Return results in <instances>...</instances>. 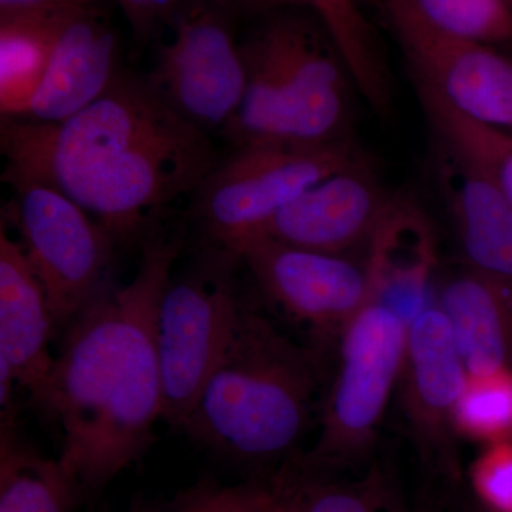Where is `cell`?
Returning <instances> with one entry per match:
<instances>
[{"instance_id":"cell-11","label":"cell","mask_w":512,"mask_h":512,"mask_svg":"<svg viewBox=\"0 0 512 512\" xmlns=\"http://www.w3.org/2000/svg\"><path fill=\"white\" fill-rule=\"evenodd\" d=\"M239 255L269 301L322 336L340 333L372 301L369 266L348 256L247 237L227 245Z\"/></svg>"},{"instance_id":"cell-8","label":"cell","mask_w":512,"mask_h":512,"mask_svg":"<svg viewBox=\"0 0 512 512\" xmlns=\"http://www.w3.org/2000/svg\"><path fill=\"white\" fill-rule=\"evenodd\" d=\"M15 191L20 244L45 289L57 329H66L106 288L114 239L66 194L3 174Z\"/></svg>"},{"instance_id":"cell-1","label":"cell","mask_w":512,"mask_h":512,"mask_svg":"<svg viewBox=\"0 0 512 512\" xmlns=\"http://www.w3.org/2000/svg\"><path fill=\"white\" fill-rule=\"evenodd\" d=\"M5 174L56 188L116 239H131L220 163L211 137L175 114L147 79L120 72L60 123L2 119Z\"/></svg>"},{"instance_id":"cell-12","label":"cell","mask_w":512,"mask_h":512,"mask_svg":"<svg viewBox=\"0 0 512 512\" xmlns=\"http://www.w3.org/2000/svg\"><path fill=\"white\" fill-rule=\"evenodd\" d=\"M392 204L369 161H363L313 185L248 237L345 255L362 242H372Z\"/></svg>"},{"instance_id":"cell-22","label":"cell","mask_w":512,"mask_h":512,"mask_svg":"<svg viewBox=\"0 0 512 512\" xmlns=\"http://www.w3.org/2000/svg\"><path fill=\"white\" fill-rule=\"evenodd\" d=\"M454 426L490 444L512 440V370L468 376L454 413Z\"/></svg>"},{"instance_id":"cell-27","label":"cell","mask_w":512,"mask_h":512,"mask_svg":"<svg viewBox=\"0 0 512 512\" xmlns=\"http://www.w3.org/2000/svg\"><path fill=\"white\" fill-rule=\"evenodd\" d=\"M100 0H0V13L99 8Z\"/></svg>"},{"instance_id":"cell-3","label":"cell","mask_w":512,"mask_h":512,"mask_svg":"<svg viewBox=\"0 0 512 512\" xmlns=\"http://www.w3.org/2000/svg\"><path fill=\"white\" fill-rule=\"evenodd\" d=\"M318 387L312 353L244 308L181 430L231 460L275 463L291 456L311 426Z\"/></svg>"},{"instance_id":"cell-13","label":"cell","mask_w":512,"mask_h":512,"mask_svg":"<svg viewBox=\"0 0 512 512\" xmlns=\"http://www.w3.org/2000/svg\"><path fill=\"white\" fill-rule=\"evenodd\" d=\"M403 372L407 413L421 456L453 478L457 467L451 431L468 373L439 306H426L409 323Z\"/></svg>"},{"instance_id":"cell-4","label":"cell","mask_w":512,"mask_h":512,"mask_svg":"<svg viewBox=\"0 0 512 512\" xmlns=\"http://www.w3.org/2000/svg\"><path fill=\"white\" fill-rule=\"evenodd\" d=\"M241 47L247 90L222 133L232 146L332 143L350 137L352 77L329 36L306 20L278 15Z\"/></svg>"},{"instance_id":"cell-25","label":"cell","mask_w":512,"mask_h":512,"mask_svg":"<svg viewBox=\"0 0 512 512\" xmlns=\"http://www.w3.org/2000/svg\"><path fill=\"white\" fill-rule=\"evenodd\" d=\"M477 500L493 512H512V440L490 444L471 468Z\"/></svg>"},{"instance_id":"cell-9","label":"cell","mask_w":512,"mask_h":512,"mask_svg":"<svg viewBox=\"0 0 512 512\" xmlns=\"http://www.w3.org/2000/svg\"><path fill=\"white\" fill-rule=\"evenodd\" d=\"M227 13L214 0L180 9L171 26L173 36L146 77L175 114L207 136L224 133L247 90L242 47Z\"/></svg>"},{"instance_id":"cell-21","label":"cell","mask_w":512,"mask_h":512,"mask_svg":"<svg viewBox=\"0 0 512 512\" xmlns=\"http://www.w3.org/2000/svg\"><path fill=\"white\" fill-rule=\"evenodd\" d=\"M298 512H407L392 484L377 468L363 480L338 481L328 476L282 474Z\"/></svg>"},{"instance_id":"cell-6","label":"cell","mask_w":512,"mask_h":512,"mask_svg":"<svg viewBox=\"0 0 512 512\" xmlns=\"http://www.w3.org/2000/svg\"><path fill=\"white\" fill-rule=\"evenodd\" d=\"M234 249L211 244L207 254L171 275L158 306L157 348L163 379V420L183 429L188 414L227 350L245 305Z\"/></svg>"},{"instance_id":"cell-29","label":"cell","mask_w":512,"mask_h":512,"mask_svg":"<svg viewBox=\"0 0 512 512\" xmlns=\"http://www.w3.org/2000/svg\"><path fill=\"white\" fill-rule=\"evenodd\" d=\"M275 485V498L268 512H298L295 501H293L292 495L289 493L286 485L282 483L281 477L275 481Z\"/></svg>"},{"instance_id":"cell-2","label":"cell","mask_w":512,"mask_h":512,"mask_svg":"<svg viewBox=\"0 0 512 512\" xmlns=\"http://www.w3.org/2000/svg\"><path fill=\"white\" fill-rule=\"evenodd\" d=\"M180 249L151 239L136 276L64 329L42 409L59 421V463L79 493H99L153 444L164 413L158 306Z\"/></svg>"},{"instance_id":"cell-18","label":"cell","mask_w":512,"mask_h":512,"mask_svg":"<svg viewBox=\"0 0 512 512\" xmlns=\"http://www.w3.org/2000/svg\"><path fill=\"white\" fill-rule=\"evenodd\" d=\"M225 12H259L285 6L311 9L338 49L356 89L386 116L392 107V80L359 0H214Z\"/></svg>"},{"instance_id":"cell-23","label":"cell","mask_w":512,"mask_h":512,"mask_svg":"<svg viewBox=\"0 0 512 512\" xmlns=\"http://www.w3.org/2000/svg\"><path fill=\"white\" fill-rule=\"evenodd\" d=\"M431 25L448 35L493 45L512 37L507 0H413Z\"/></svg>"},{"instance_id":"cell-20","label":"cell","mask_w":512,"mask_h":512,"mask_svg":"<svg viewBox=\"0 0 512 512\" xmlns=\"http://www.w3.org/2000/svg\"><path fill=\"white\" fill-rule=\"evenodd\" d=\"M77 494L59 458L37 456L2 424L0 512H69Z\"/></svg>"},{"instance_id":"cell-5","label":"cell","mask_w":512,"mask_h":512,"mask_svg":"<svg viewBox=\"0 0 512 512\" xmlns=\"http://www.w3.org/2000/svg\"><path fill=\"white\" fill-rule=\"evenodd\" d=\"M409 322L389 306L370 301L340 336L338 373L318 440L299 461L298 473L333 477L360 466L402 376Z\"/></svg>"},{"instance_id":"cell-28","label":"cell","mask_w":512,"mask_h":512,"mask_svg":"<svg viewBox=\"0 0 512 512\" xmlns=\"http://www.w3.org/2000/svg\"><path fill=\"white\" fill-rule=\"evenodd\" d=\"M493 175L505 197L512 205V144L498 161Z\"/></svg>"},{"instance_id":"cell-16","label":"cell","mask_w":512,"mask_h":512,"mask_svg":"<svg viewBox=\"0 0 512 512\" xmlns=\"http://www.w3.org/2000/svg\"><path fill=\"white\" fill-rule=\"evenodd\" d=\"M439 308L468 376L512 370V282L470 266L443 286Z\"/></svg>"},{"instance_id":"cell-10","label":"cell","mask_w":512,"mask_h":512,"mask_svg":"<svg viewBox=\"0 0 512 512\" xmlns=\"http://www.w3.org/2000/svg\"><path fill=\"white\" fill-rule=\"evenodd\" d=\"M384 15L412 69L461 113L512 136V60L483 43L448 35L413 0H382Z\"/></svg>"},{"instance_id":"cell-14","label":"cell","mask_w":512,"mask_h":512,"mask_svg":"<svg viewBox=\"0 0 512 512\" xmlns=\"http://www.w3.org/2000/svg\"><path fill=\"white\" fill-rule=\"evenodd\" d=\"M119 45L99 8L74 12L57 39L43 82L15 119L60 123L94 103L116 82Z\"/></svg>"},{"instance_id":"cell-7","label":"cell","mask_w":512,"mask_h":512,"mask_svg":"<svg viewBox=\"0 0 512 512\" xmlns=\"http://www.w3.org/2000/svg\"><path fill=\"white\" fill-rule=\"evenodd\" d=\"M367 161L352 137L332 143L258 141L234 147L194 194L192 214L211 244L254 234L299 195Z\"/></svg>"},{"instance_id":"cell-26","label":"cell","mask_w":512,"mask_h":512,"mask_svg":"<svg viewBox=\"0 0 512 512\" xmlns=\"http://www.w3.org/2000/svg\"><path fill=\"white\" fill-rule=\"evenodd\" d=\"M128 20L134 36L147 43L165 26H173L180 3L178 0H116Z\"/></svg>"},{"instance_id":"cell-15","label":"cell","mask_w":512,"mask_h":512,"mask_svg":"<svg viewBox=\"0 0 512 512\" xmlns=\"http://www.w3.org/2000/svg\"><path fill=\"white\" fill-rule=\"evenodd\" d=\"M55 320L45 289L20 242L0 229V359L12 369L16 384L40 407L55 355L50 352Z\"/></svg>"},{"instance_id":"cell-19","label":"cell","mask_w":512,"mask_h":512,"mask_svg":"<svg viewBox=\"0 0 512 512\" xmlns=\"http://www.w3.org/2000/svg\"><path fill=\"white\" fill-rule=\"evenodd\" d=\"M0 13V111L15 119L43 82L63 26L74 12Z\"/></svg>"},{"instance_id":"cell-24","label":"cell","mask_w":512,"mask_h":512,"mask_svg":"<svg viewBox=\"0 0 512 512\" xmlns=\"http://www.w3.org/2000/svg\"><path fill=\"white\" fill-rule=\"evenodd\" d=\"M276 485L241 484L232 487H202L185 495L167 512H268ZM140 512H158L141 508Z\"/></svg>"},{"instance_id":"cell-17","label":"cell","mask_w":512,"mask_h":512,"mask_svg":"<svg viewBox=\"0 0 512 512\" xmlns=\"http://www.w3.org/2000/svg\"><path fill=\"white\" fill-rule=\"evenodd\" d=\"M441 177L470 265L512 282V205L494 175L441 148Z\"/></svg>"}]
</instances>
